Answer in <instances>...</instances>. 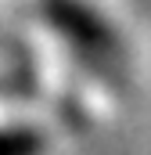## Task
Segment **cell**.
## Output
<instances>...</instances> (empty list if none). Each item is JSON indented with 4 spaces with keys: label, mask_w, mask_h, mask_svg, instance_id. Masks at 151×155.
<instances>
[{
    "label": "cell",
    "mask_w": 151,
    "mask_h": 155,
    "mask_svg": "<svg viewBox=\"0 0 151 155\" xmlns=\"http://www.w3.org/2000/svg\"><path fill=\"white\" fill-rule=\"evenodd\" d=\"M43 11L54 33H61L76 51H83V58H90L94 65L119 61V40L90 7H83L79 0H43Z\"/></svg>",
    "instance_id": "obj_1"
}]
</instances>
